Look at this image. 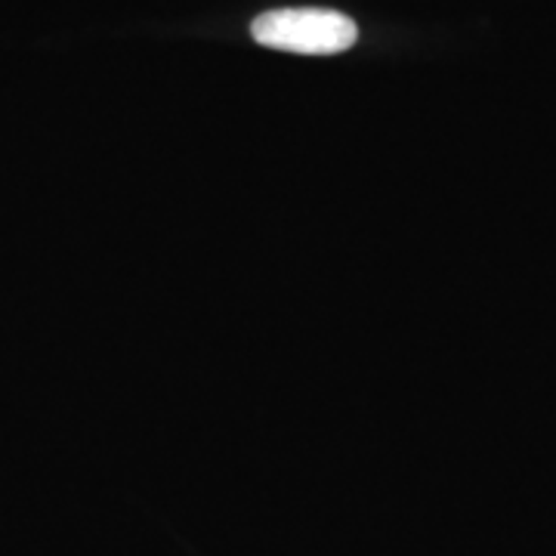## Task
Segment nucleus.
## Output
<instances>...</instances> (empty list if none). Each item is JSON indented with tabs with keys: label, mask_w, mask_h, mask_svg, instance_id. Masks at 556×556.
<instances>
[{
	"label": "nucleus",
	"mask_w": 556,
	"mask_h": 556,
	"mask_svg": "<svg viewBox=\"0 0 556 556\" xmlns=\"http://www.w3.org/2000/svg\"><path fill=\"white\" fill-rule=\"evenodd\" d=\"M260 47L300 53V56H334L358 40V25L338 10L294 7L263 13L251 25Z\"/></svg>",
	"instance_id": "1"
}]
</instances>
